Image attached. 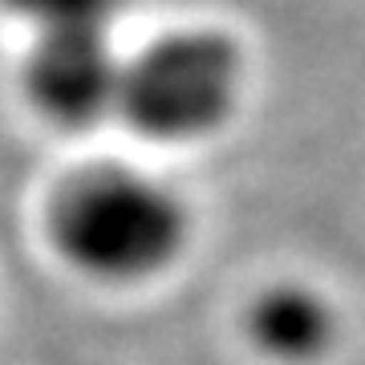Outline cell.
I'll return each instance as SVG.
<instances>
[{"mask_svg": "<svg viewBox=\"0 0 365 365\" xmlns=\"http://www.w3.org/2000/svg\"><path fill=\"white\" fill-rule=\"evenodd\" d=\"M9 13L37 29V37L53 33H110L126 0H0Z\"/></svg>", "mask_w": 365, "mask_h": 365, "instance_id": "5b68a950", "label": "cell"}, {"mask_svg": "<svg viewBox=\"0 0 365 365\" xmlns=\"http://www.w3.org/2000/svg\"><path fill=\"white\" fill-rule=\"evenodd\" d=\"M25 93L37 114L61 130H90L118 114L122 61L110 33H53L37 37L25 61Z\"/></svg>", "mask_w": 365, "mask_h": 365, "instance_id": "3957f363", "label": "cell"}, {"mask_svg": "<svg viewBox=\"0 0 365 365\" xmlns=\"http://www.w3.org/2000/svg\"><path fill=\"white\" fill-rule=\"evenodd\" d=\"M49 235L69 268L102 284L167 272L191 235V215L167 182L130 167H93L61 187Z\"/></svg>", "mask_w": 365, "mask_h": 365, "instance_id": "6da1fadb", "label": "cell"}, {"mask_svg": "<svg viewBox=\"0 0 365 365\" xmlns=\"http://www.w3.org/2000/svg\"><path fill=\"white\" fill-rule=\"evenodd\" d=\"M248 333L264 357L280 365H313L333 349L337 317L317 288L272 284L248 309Z\"/></svg>", "mask_w": 365, "mask_h": 365, "instance_id": "277c9868", "label": "cell"}, {"mask_svg": "<svg viewBox=\"0 0 365 365\" xmlns=\"http://www.w3.org/2000/svg\"><path fill=\"white\" fill-rule=\"evenodd\" d=\"M244 57L220 29H179L122 61L118 114L150 143H199L235 114Z\"/></svg>", "mask_w": 365, "mask_h": 365, "instance_id": "7a4b0ae2", "label": "cell"}]
</instances>
